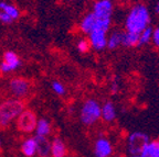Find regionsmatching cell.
<instances>
[{"label":"cell","mask_w":159,"mask_h":157,"mask_svg":"<svg viewBox=\"0 0 159 157\" xmlns=\"http://www.w3.org/2000/svg\"><path fill=\"white\" fill-rule=\"evenodd\" d=\"M152 21L150 11L143 2H137L130 7L124 21L125 31L139 34L145 28L149 27Z\"/></svg>","instance_id":"6da1fadb"},{"label":"cell","mask_w":159,"mask_h":157,"mask_svg":"<svg viewBox=\"0 0 159 157\" xmlns=\"http://www.w3.org/2000/svg\"><path fill=\"white\" fill-rule=\"evenodd\" d=\"M25 110V102L20 99H10L0 103V129L8 128Z\"/></svg>","instance_id":"7a4b0ae2"},{"label":"cell","mask_w":159,"mask_h":157,"mask_svg":"<svg viewBox=\"0 0 159 157\" xmlns=\"http://www.w3.org/2000/svg\"><path fill=\"white\" fill-rule=\"evenodd\" d=\"M101 104L98 100L89 98L82 103L80 109V121L84 126H93L101 120Z\"/></svg>","instance_id":"3957f363"},{"label":"cell","mask_w":159,"mask_h":157,"mask_svg":"<svg viewBox=\"0 0 159 157\" xmlns=\"http://www.w3.org/2000/svg\"><path fill=\"white\" fill-rule=\"evenodd\" d=\"M150 138L144 132L135 131L128 134L126 138V150L128 155H139L143 147L149 142Z\"/></svg>","instance_id":"277c9868"},{"label":"cell","mask_w":159,"mask_h":157,"mask_svg":"<svg viewBox=\"0 0 159 157\" xmlns=\"http://www.w3.org/2000/svg\"><path fill=\"white\" fill-rule=\"evenodd\" d=\"M38 122L37 114L34 111L25 109L20 113L19 117L16 119V125L17 129L22 133H32L35 130V125Z\"/></svg>","instance_id":"5b68a950"},{"label":"cell","mask_w":159,"mask_h":157,"mask_svg":"<svg viewBox=\"0 0 159 157\" xmlns=\"http://www.w3.org/2000/svg\"><path fill=\"white\" fill-rule=\"evenodd\" d=\"M31 83L23 77H15L9 81V91L17 99L23 98L29 93Z\"/></svg>","instance_id":"8992f818"},{"label":"cell","mask_w":159,"mask_h":157,"mask_svg":"<svg viewBox=\"0 0 159 157\" xmlns=\"http://www.w3.org/2000/svg\"><path fill=\"white\" fill-rule=\"evenodd\" d=\"M21 66V59L19 55L13 51H6L2 55V62L0 63V73L9 74Z\"/></svg>","instance_id":"52a82bcc"},{"label":"cell","mask_w":159,"mask_h":157,"mask_svg":"<svg viewBox=\"0 0 159 157\" xmlns=\"http://www.w3.org/2000/svg\"><path fill=\"white\" fill-rule=\"evenodd\" d=\"M92 9V13L96 17V19L112 18L114 12V3L113 0H95Z\"/></svg>","instance_id":"ba28073f"},{"label":"cell","mask_w":159,"mask_h":157,"mask_svg":"<svg viewBox=\"0 0 159 157\" xmlns=\"http://www.w3.org/2000/svg\"><path fill=\"white\" fill-rule=\"evenodd\" d=\"M93 153L95 157H112L114 154V146L109 138L99 136L94 142Z\"/></svg>","instance_id":"9c48e42d"},{"label":"cell","mask_w":159,"mask_h":157,"mask_svg":"<svg viewBox=\"0 0 159 157\" xmlns=\"http://www.w3.org/2000/svg\"><path fill=\"white\" fill-rule=\"evenodd\" d=\"M87 40L89 41L91 49L96 52L104 51L107 44V32L99 29H94L87 35Z\"/></svg>","instance_id":"30bf717a"},{"label":"cell","mask_w":159,"mask_h":157,"mask_svg":"<svg viewBox=\"0 0 159 157\" xmlns=\"http://www.w3.org/2000/svg\"><path fill=\"white\" fill-rule=\"evenodd\" d=\"M117 118V110L115 103L111 100H106L101 104V120L105 123H113Z\"/></svg>","instance_id":"8fae6325"},{"label":"cell","mask_w":159,"mask_h":157,"mask_svg":"<svg viewBox=\"0 0 159 157\" xmlns=\"http://www.w3.org/2000/svg\"><path fill=\"white\" fill-rule=\"evenodd\" d=\"M124 30L114 29L111 32L107 33V44L106 49L109 51H115L118 47L122 46V37Z\"/></svg>","instance_id":"7c38bea8"},{"label":"cell","mask_w":159,"mask_h":157,"mask_svg":"<svg viewBox=\"0 0 159 157\" xmlns=\"http://www.w3.org/2000/svg\"><path fill=\"white\" fill-rule=\"evenodd\" d=\"M67 147L65 142L60 138H54L51 141L50 157H66Z\"/></svg>","instance_id":"4fadbf2b"},{"label":"cell","mask_w":159,"mask_h":157,"mask_svg":"<svg viewBox=\"0 0 159 157\" xmlns=\"http://www.w3.org/2000/svg\"><path fill=\"white\" fill-rule=\"evenodd\" d=\"M95 24H96V17L92 12H89L82 18L79 24V29L83 34L89 35L94 30Z\"/></svg>","instance_id":"5bb4252c"},{"label":"cell","mask_w":159,"mask_h":157,"mask_svg":"<svg viewBox=\"0 0 159 157\" xmlns=\"http://www.w3.org/2000/svg\"><path fill=\"white\" fill-rule=\"evenodd\" d=\"M140 157H159V138L149 140L139 153Z\"/></svg>","instance_id":"9a60e30c"},{"label":"cell","mask_w":159,"mask_h":157,"mask_svg":"<svg viewBox=\"0 0 159 157\" xmlns=\"http://www.w3.org/2000/svg\"><path fill=\"white\" fill-rule=\"evenodd\" d=\"M20 151L25 157H34L37 155V142L34 136L27 138L21 144Z\"/></svg>","instance_id":"2e32d148"},{"label":"cell","mask_w":159,"mask_h":157,"mask_svg":"<svg viewBox=\"0 0 159 157\" xmlns=\"http://www.w3.org/2000/svg\"><path fill=\"white\" fill-rule=\"evenodd\" d=\"M37 142V155L39 157H50V147L51 142L44 136H37L34 135Z\"/></svg>","instance_id":"e0dca14e"},{"label":"cell","mask_w":159,"mask_h":157,"mask_svg":"<svg viewBox=\"0 0 159 157\" xmlns=\"http://www.w3.org/2000/svg\"><path fill=\"white\" fill-rule=\"evenodd\" d=\"M51 131H52V126H51V123L48 119L41 118L38 119L37 125H35V135L37 136H44L48 138L50 134H51Z\"/></svg>","instance_id":"ac0fdd59"},{"label":"cell","mask_w":159,"mask_h":157,"mask_svg":"<svg viewBox=\"0 0 159 157\" xmlns=\"http://www.w3.org/2000/svg\"><path fill=\"white\" fill-rule=\"evenodd\" d=\"M122 46L126 49H134V47L139 46V34L127 32L124 30L122 37Z\"/></svg>","instance_id":"d6986e66"},{"label":"cell","mask_w":159,"mask_h":157,"mask_svg":"<svg viewBox=\"0 0 159 157\" xmlns=\"http://www.w3.org/2000/svg\"><path fill=\"white\" fill-rule=\"evenodd\" d=\"M0 11H3L8 15H10V18L13 21L18 20L20 18V10L15 5L7 2L5 0H0Z\"/></svg>","instance_id":"ffe728a7"},{"label":"cell","mask_w":159,"mask_h":157,"mask_svg":"<svg viewBox=\"0 0 159 157\" xmlns=\"http://www.w3.org/2000/svg\"><path fill=\"white\" fill-rule=\"evenodd\" d=\"M152 28L149 25L139 33V46H146V45L150 44L152 43Z\"/></svg>","instance_id":"44dd1931"},{"label":"cell","mask_w":159,"mask_h":157,"mask_svg":"<svg viewBox=\"0 0 159 157\" xmlns=\"http://www.w3.org/2000/svg\"><path fill=\"white\" fill-rule=\"evenodd\" d=\"M76 49L81 54H86L91 51V44L86 37H81L76 42Z\"/></svg>","instance_id":"7402d4cb"},{"label":"cell","mask_w":159,"mask_h":157,"mask_svg":"<svg viewBox=\"0 0 159 157\" xmlns=\"http://www.w3.org/2000/svg\"><path fill=\"white\" fill-rule=\"evenodd\" d=\"M51 89H52V91L57 96H60V97L65 96V93H66V88H65V86L62 83H60L59 80H53L52 83H51Z\"/></svg>","instance_id":"603a6c76"},{"label":"cell","mask_w":159,"mask_h":157,"mask_svg":"<svg viewBox=\"0 0 159 157\" xmlns=\"http://www.w3.org/2000/svg\"><path fill=\"white\" fill-rule=\"evenodd\" d=\"M152 44L155 49H159V25L156 28H152Z\"/></svg>","instance_id":"cb8c5ba5"},{"label":"cell","mask_w":159,"mask_h":157,"mask_svg":"<svg viewBox=\"0 0 159 157\" xmlns=\"http://www.w3.org/2000/svg\"><path fill=\"white\" fill-rule=\"evenodd\" d=\"M0 22L3 23V24H11L13 22V20L7 13H5L3 11H0Z\"/></svg>","instance_id":"d4e9b609"},{"label":"cell","mask_w":159,"mask_h":157,"mask_svg":"<svg viewBox=\"0 0 159 157\" xmlns=\"http://www.w3.org/2000/svg\"><path fill=\"white\" fill-rule=\"evenodd\" d=\"M119 88H120V83H119V80L118 79H114V80L111 83V92L113 95L117 93L119 91Z\"/></svg>","instance_id":"484cf974"},{"label":"cell","mask_w":159,"mask_h":157,"mask_svg":"<svg viewBox=\"0 0 159 157\" xmlns=\"http://www.w3.org/2000/svg\"><path fill=\"white\" fill-rule=\"evenodd\" d=\"M152 12H154L156 15H159V0L157 1V2H155L154 7H152Z\"/></svg>","instance_id":"4316f807"},{"label":"cell","mask_w":159,"mask_h":157,"mask_svg":"<svg viewBox=\"0 0 159 157\" xmlns=\"http://www.w3.org/2000/svg\"><path fill=\"white\" fill-rule=\"evenodd\" d=\"M127 157H140L139 155H128Z\"/></svg>","instance_id":"83f0119b"},{"label":"cell","mask_w":159,"mask_h":157,"mask_svg":"<svg viewBox=\"0 0 159 157\" xmlns=\"http://www.w3.org/2000/svg\"><path fill=\"white\" fill-rule=\"evenodd\" d=\"M66 157H72V156H69V155H67V156Z\"/></svg>","instance_id":"f1b7e54d"},{"label":"cell","mask_w":159,"mask_h":157,"mask_svg":"<svg viewBox=\"0 0 159 157\" xmlns=\"http://www.w3.org/2000/svg\"><path fill=\"white\" fill-rule=\"evenodd\" d=\"M0 144H1V141H0Z\"/></svg>","instance_id":"f546056e"},{"label":"cell","mask_w":159,"mask_h":157,"mask_svg":"<svg viewBox=\"0 0 159 157\" xmlns=\"http://www.w3.org/2000/svg\"><path fill=\"white\" fill-rule=\"evenodd\" d=\"M69 1H70V0H69Z\"/></svg>","instance_id":"4dcf8cb0"}]
</instances>
